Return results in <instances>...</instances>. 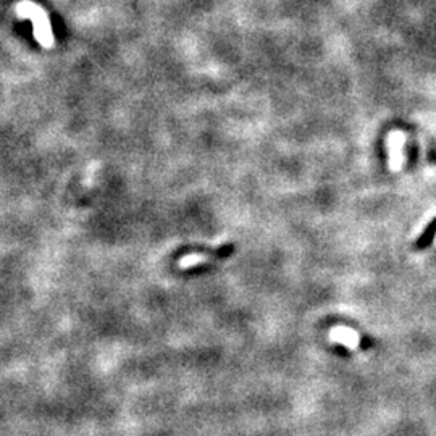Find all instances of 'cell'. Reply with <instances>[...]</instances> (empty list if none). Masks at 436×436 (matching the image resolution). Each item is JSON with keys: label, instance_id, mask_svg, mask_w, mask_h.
I'll return each mask as SVG.
<instances>
[{"label": "cell", "instance_id": "1", "mask_svg": "<svg viewBox=\"0 0 436 436\" xmlns=\"http://www.w3.org/2000/svg\"><path fill=\"white\" fill-rule=\"evenodd\" d=\"M332 339L337 341V343L348 346V348L350 349L359 348V344H360L359 333L346 327H334L332 330Z\"/></svg>", "mask_w": 436, "mask_h": 436}, {"label": "cell", "instance_id": "2", "mask_svg": "<svg viewBox=\"0 0 436 436\" xmlns=\"http://www.w3.org/2000/svg\"><path fill=\"white\" fill-rule=\"evenodd\" d=\"M435 233H436V218L433 220L432 223L427 225V228L423 229V233L420 234V238L414 243V249L415 250L427 249L428 245H430V243H432V239L435 238Z\"/></svg>", "mask_w": 436, "mask_h": 436}]
</instances>
